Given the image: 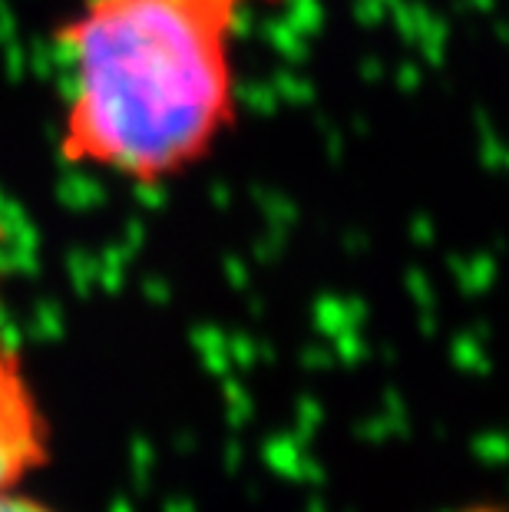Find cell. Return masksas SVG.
Here are the masks:
<instances>
[{"mask_svg": "<svg viewBox=\"0 0 509 512\" xmlns=\"http://www.w3.org/2000/svg\"><path fill=\"white\" fill-rule=\"evenodd\" d=\"M232 24L205 0H83L63 156L133 182L196 166L235 119Z\"/></svg>", "mask_w": 509, "mask_h": 512, "instance_id": "cell-1", "label": "cell"}, {"mask_svg": "<svg viewBox=\"0 0 509 512\" xmlns=\"http://www.w3.org/2000/svg\"><path fill=\"white\" fill-rule=\"evenodd\" d=\"M50 456V430L17 351L0 337V493L24 489Z\"/></svg>", "mask_w": 509, "mask_h": 512, "instance_id": "cell-2", "label": "cell"}, {"mask_svg": "<svg viewBox=\"0 0 509 512\" xmlns=\"http://www.w3.org/2000/svg\"><path fill=\"white\" fill-rule=\"evenodd\" d=\"M0 512H60V509L30 496L27 489H10V493H0Z\"/></svg>", "mask_w": 509, "mask_h": 512, "instance_id": "cell-3", "label": "cell"}, {"mask_svg": "<svg viewBox=\"0 0 509 512\" xmlns=\"http://www.w3.org/2000/svg\"><path fill=\"white\" fill-rule=\"evenodd\" d=\"M205 4H215V7H222V10H229V14H238V7H245V4H252V0H205Z\"/></svg>", "mask_w": 509, "mask_h": 512, "instance_id": "cell-4", "label": "cell"}]
</instances>
